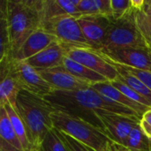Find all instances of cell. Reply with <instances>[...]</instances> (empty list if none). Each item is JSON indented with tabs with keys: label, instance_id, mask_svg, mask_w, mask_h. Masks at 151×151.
Here are the masks:
<instances>
[{
	"label": "cell",
	"instance_id": "cell-1",
	"mask_svg": "<svg viewBox=\"0 0 151 151\" xmlns=\"http://www.w3.org/2000/svg\"><path fill=\"white\" fill-rule=\"evenodd\" d=\"M43 98L57 111L87 121L104 133V125L99 118L101 113L111 112L142 119L134 111L115 103L92 87L76 91L53 90Z\"/></svg>",
	"mask_w": 151,
	"mask_h": 151
},
{
	"label": "cell",
	"instance_id": "cell-2",
	"mask_svg": "<svg viewBox=\"0 0 151 151\" xmlns=\"http://www.w3.org/2000/svg\"><path fill=\"white\" fill-rule=\"evenodd\" d=\"M42 0H2L0 19L6 26L9 36L10 58L15 55L24 42L41 28ZM6 59V58H5Z\"/></svg>",
	"mask_w": 151,
	"mask_h": 151
},
{
	"label": "cell",
	"instance_id": "cell-3",
	"mask_svg": "<svg viewBox=\"0 0 151 151\" xmlns=\"http://www.w3.org/2000/svg\"><path fill=\"white\" fill-rule=\"evenodd\" d=\"M17 111L25 124L32 148L37 149L54 128L50 115L57 111L43 97L21 90L17 98Z\"/></svg>",
	"mask_w": 151,
	"mask_h": 151
},
{
	"label": "cell",
	"instance_id": "cell-4",
	"mask_svg": "<svg viewBox=\"0 0 151 151\" xmlns=\"http://www.w3.org/2000/svg\"><path fill=\"white\" fill-rule=\"evenodd\" d=\"M53 127L95 151H114V142L99 128L80 119L55 111L50 115Z\"/></svg>",
	"mask_w": 151,
	"mask_h": 151
},
{
	"label": "cell",
	"instance_id": "cell-5",
	"mask_svg": "<svg viewBox=\"0 0 151 151\" xmlns=\"http://www.w3.org/2000/svg\"><path fill=\"white\" fill-rule=\"evenodd\" d=\"M6 73H10L18 81L22 90L35 96L44 97L55 90L38 71L25 61H16L11 58L0 60V77Z\"/></svg>",
	"mask_w": 151,
	"mask_h": 151
},
{
	"label": "cell",
	"instance_id": "cell-6",
	"mask_svg": "<svg viewBox=\"0 0 151 151\" xmlns=\"http://www.w3.org/2000/svg\"><path fill=\"white\" fill-rule=\"evenodd\" d=\"M121 47L148 48L136 26L134 11L123 19L111 20L102 48L98 50L105 51Z\"/></svg>",
	"mask_w": 151,
	"mask_h": 151
},
{
	"label": "cell",
	"instance_id": "cell-7",
	"mask_svg": "<svg viewBox=\"0 0 151 151\" xmlns=\"http://www.w3.org/2000/svg\"><path fill=\"white\" fill-rule=\"evenodd\" d=\"M41 28L51 34L65 49H93L83 35L77 18L73 16L65 15L52 19L42 23Z\"/></svg>",
	"mask_w": 151,
	"mask_h": 151
},
{
	"label": "cell",
	"instance_id": "cell-8",
	"mask_svg": "<svg viewBox=\"0 0 151 151\" xmlns=\"http://www.w3.org/2000/svg\"><path fill=\"white\" fill-rule=\"evenodd\" d=\"M66 56L104 76L109 81H115L119 73L117 69L103 56L93 49H65Z\"/></svg>",
	"mask_w": 151,
	"mask_h": 151
},
{
	"label": "cell",
	"instance_id": "cell-9",
	"mask_svg": "<svg viewBox=\"0 0 151 151\" xmlns=\"http://www.w3.org/2000/svg\"><path fill=\"white\" fill-rule=\"evenodd\" d=\"M99 118L104 125L105 134L114 142L124 146L134 127L140 123V119L124 116L111 112L101 113Z\"/></svg>",
	"mask_w": 151,
	"mask_h": 151
},
{
	"label": "cell",
	"instance_id": "cell-10",
	"mask_svg": "<svg viewBox=\"0 0 151 151\" xmlns=\"http://www.w3.org/2000/svg\"><path fill=\"white\" fill-rule=\"evenodd\" d=\"M96 50L115 63L151 72V61L149 48L121 47L105 51L98 50Z\"/></svg>",
	"mask_w": 151,
	"mask_h": 151
},
{
	"label": "cell",
	"instance_id": "cell-11",
	"mask_svg": "<svg viewBox=\"0 0 151 151\" xmlns=\"http://www.w3.org/2000/svg\"><path fill=\"white\" fill-rule=\"evenodd\" d=\"M83 35L94 50H101L111 19L102 15L81 16L77 19Z\"/></svg>",
	"mask_w": 151,
	"mask_h": 151
},
{
	"label": "cell",
	"instance_id": "cell-12",
	"mask_svg": "<svg viewBox=\"0 0 151 151\" xmlns=\"http://www.w3.org/2000/svg\"><path fill=\"white\" fill-rule=\"evenodd\" d=\"M42 77L50 84L55 90L76 91L91 87V84L79 80L70 73L63 65L39 72Z\"/></svg>",
	"mask_w": 151,
	"mask_h": 151
},
{
	"label": "cell",
	"instance_id": "cell-13",
	"mask_svg": "<svg viewBox=\"0 0 151 151\" xmlns=\"http://www.w3.org/2000/svg\"><path fill=\"white\" fill-rule=\"evenodd\" d=\"M65 57V49L56 41L25 62L36 71L41 72L61 66Z\"/></svg>",
	"mask_w": 151,
	"mask_h": 151
},
{
	"label": "cell",
	"instance_id": "cell-14",
	"mask_svg": "<svg viewBox=\"0 0 151 151\" xmlns=\"http://www.w3.org/2000/svg\"><path fill=\"white\" fill-rule=\"evenodd\" d=\"M56 41V38L51 34L42 28H39L24 42L12 59L16 61H26Z\"/></svg>",
	"mask_w": 151,
	"mask_h": 151
},
{
	"label": "cell",
	"instance_id": "cell-15",
	"mask_svg": "<svg viewBox=\"0 0 151 151\" xmlns=\"http://www.w3.org/2000/svg\"><path fill=\"white\" fill-rule=\"evenodd\" d=\"M81 0H42L40 6L41 26L52 19L70 15L79 18L78 5Z\"/></svg>",
	"mask_w": 151,
	"mask_h": 151
},
{
	"label": "cell",
	"instance_id": "cell-16",
	"mask_svg": "<svg viewBox=\"0 0 151 151\" xmlns=\"http://www.w3.org/2000/svg\"><path fill=\"white\" fill-rule=\"evenodd\" d=\"M91 87L94 89H96L97 92L101 93L102 95L105 96L106 97L110 98L111 100L114 101L115 103L134 111L139 116H141V118L147 111H149L150 109L149 107L142 105V104L131 100L130 98H128L126 95H124L118 88H116L114 86H112V84L109 81L93 84V85H91Z\"/></svg>",
	"mask_w": 151,
	"mask_h": 151
},
{
	"label": "cell",
	"instance_id": "cell-17",
	"mask_svg": "<svg viewBox=\"0 0 151 151\" xmlns=\"http://www.w3.org/2000/svg\"><path fill=\"white\" fill-rule=\"evenodd\" d=\"M0 78V106L9 104L17 111V98L22 90L19 84L10 73H6Z\"/></svg>",
	"mask_w": 151,
	"mask_h": 151
},
{
	"label": "cell",
	"instance_id": "cell-18",
	"mask_svg": "<svg viewBox=\"0 0 151 151\" xmlns=\"http://www.w3.org/2000/svg\"><path fill=\"white\" fill-rule=\"evenodd\" d=\"M62 65L73 76H75L79 80L88 82L91 85L96 84V83L104 82V81H108L104 76L92 71L91 69L86 67L85 65L71 59L67 56L65 58Z\"/></svg>",
	"mask_w": 151,
	"mask_h": 151
},
{
	"label": "cell",
	"instance_id": "cell-19",
	"mask_svg": "<svg viewBox=\"0 0 151 151\" xmlns=\"http://www.w3.org/2000/svg\"><path fill=\"white\" fill-rule=\"evenodd\" d=\"M97 52V51H96ZM98 53V52H97ZM100 54V53H99ZM101 56H103L104 58H106L118 71L119 75L118 78L116 80L120 81L121 82H123L124 84L127 85L128 87H130L131 88H133L134 91H136L138 94H140L142 97H144L150 104L151 106V89L149 88L144 83H142L140 80H138L134 75H133L132 73H128L127 70H125L124 68H122L119 64L111 61V59H109L107 57L100 54Z\"/></svg>",
	"mask_w": 151,
	"mask_h": 151
},
{
	"label": "cell",
	"instance_id": "cell-20",
	"mask_svg": "<svg viewBox=\"0 0 151 151\" xmlns=\"http://www.w3.org/2000/svg\"><path fill=\"white\" fill-rule=\"evenodd\" d=\"M78 12L80 17L102 15L111 19V0H81Z\"/></svg>",
	"mask_w": 151,
	"mask_h": 151
},
{
	"label": "cell",
	"instance_id": "cell-21",
	"mask_svg": "<svg viewBox=\"0 0 151 151\" xmlns=\"http://www.w3.org/2000/svg\"><path fill=\"white\" fill-rule=\"evenodd\" d=\"M0 137L2 141L9 143L17 150L24 151L4 106H0Z\"/></svg>",
	"mask_w": 151,
	"mask_h": 151
},
{
	"label": "cell",
	"instance_id": "cell-22",
	"mask_svg": "<svg viewBox=\"0 0 151 151\" xmlns=\"http://www.w3.org/2000/svg\"><path fill=\"white\" fill-rule=\"evenodd\" d=\"M4 107L6 110V112L11 119L12 125L13 127V129L16 133V135L18 137V139L19 140L23 150L24 151H30L33 148L29 142L28 140V136H27V132L25 127V124L23 122V120L21 119L19 114L18 113V111L16 110H14L11 105L9 104H5L4 105Z\"/></svg>",
	"mask_w": 151,
	"mask_h": 151
},
{
	"label": "cell",
	"instance_id": "cell-23",
	"mask_svg": "<svg viewBox=\"0 0 151 151\" xmlns=\"http://www.w3.org/2000/svg\"><path fill=\"white\" fill-rule=\"evenodd\" d=\"M124 147L133 151H151V141L143 133L140 123L132 130Z\"/></svg>",
	"mask_w": 151,
	"mask_h": 151
},
{
	"label": "cell",
	"instance_id": "cell-24",
	"mask_svg": "<svg viewBox=\"0 0 151 151\" xmlns=\"http://www.w3.org/2000/svg\"><path fill=\"white\" fill-rule=\"evenodd\" d=\"M134 20L148 48L151 50V17L142 10H134Z\"/></svg>",
	"mask_w": 151,
	"mask_h": 151
},
{
	"label": "cell",
	"instance_id": "cell-25",
	"mask_svg": "<svg viewBox=\"0 0 151 151\" xmlns=\"http://www.w3.org/2000/svg\"><path fill=\"white\" fill-rule=\"evenodd\" d=\"M37 150L39 151H68L64 142L58 135L55 128L46 134Z\"/></svg>",
	"mask_w": 151,
	"mask_h": 151
},
{
	"label": "cell",
	"instance_id": "cell-26",
	"mask_svg": "<svg viewBox=\"0 0 151 151\" xmlns=\"http://www.w3.org/2000/svg\"><path fill=\"white\" fill-rule=\"evenodd\" d=\"M111 7L112 20L123 19L134 11L131 0H111Z\"/></svg>",
	"mask_w": 151,
	"mask_h": 151
},
{
	"label": "cell",
	"instance_id": "cell-27",
	"mask_svg": "<svg viewBox=\"0 0 151 151\" xmlns=\"http://www.w3.org/2000/svg\"><path fill=\"white\" fill-rule=\"evenodd\" d=\"M56 129V128H55ZM57 134L59 136V138L61 139V141L64 142L65 146L66 147L68 151H95L92 149L88 148V146H86L85 144L80 142L79 141L75 140L74 138L71 137L70 135L64 134L58 130H57Z\"/></svg>",
	"mask_w": 151,
	"mask_h": 151
},
{
	"label": "cell",
	"instance_id": "cell-28",
	"mask_svg": "<svg viewBox=\"0 0 151 151\" xmlns=\"http://www.w3.org/2000/svg\"><path fill=\"white\" fill-rule=\"evenodd\" d=\"M118 64V63H117ZM122 68H124L125 70H127L128 73H132L133 75H134L138 80H140L142 83H144L149 88L151 89V72L150 71H146V70H142V69H138V68H134V67H129V66H126L123 65L119 64Z\"/></svg>",
	"mask_w": 151,
	"mask_h": 151
},
{
	"label": "cell",
	"instance_id": "cell-29",
	"mask_svg": "<svg viewBox=\"0 0 151 151\" xmlns=\"http://www.w3.org/2000/svg\"><path fill=\"white\" fill-rule=\"evenodd\" d=\"M140 126L143 133L151 141V109L147 111L140 120Z\"/></svg>",
	"mask_w": 151,
	"mask_h": 151
},
{
	"label": "cell",
	"instance_id": "cell-30",
	"mask_svg": "<svg viewBox=\"0 0 151 151\" xmlns=\"http://www.w3.org/2000/svg\"><path fill=\"white\" fill-rule=\"evenodd\" d=\"M0 151H20L17 150L16 148H14L13 146L10 145L9 143L4 142V141H0Z\"/></svg>",
	"mask_w": 151,
	"mask_h": 151
},
{
	"label": "cell",
	"instance_id": "cell-31",
	"mask_svg": "<svg viewBox=\"0 0 151 151\" xmlns=\"http://www.w3.org/2000/svg\"><path fill=\"white\" fill-rule=\"evenodd\" d=\"M131 1L134 10H142L145 3V0H131Z\"/></svg>",
	"mask_w": 151,
	"mask_h": 151
},
{
	"label": "cell",
	"instance_id": "cell-32",
	"mask_svg": "<svg viewBox=\"0 0 151 151\" xmlns=\"http://www.w3.org/2000/svg\"><path fill=\"white\" fill-rule=\"evenodd\" d=\"M142 11L146 13L147 15H149L151 17V0H145L144 5L142 9Z\"/></svg>",
	"mask_w": 151,
	"mask_h": 151
},
{
	"label": "cell",
	"instance_id": "cell-33",
	"mask_svg": "<svg viewBox=\"0 0 151 151\" xmlns=\"http://www.w3.org/2000/svg\"><path fill=\"white\" fill-rule=\"evenodd\" d=\"M113 150L114 151H133L122 145H119V144H117V143H114V146H113Z\"/></svg>",
	"mask_w": 151,
	"mask_h": 151
},
{
	"label": "cell",
	"instance_id": "cell-34",
	"mask_svg": "<svg viewBox=\"0 0 151 151\" xmlns=\"http://www.w3.org/2000/svg\"><path fill=\"white\" fill-rule=\"evenodd\" d=\"M30 151H39V150H38L37 149H32Z\"/></svg>",
	"mask_w": 151,
	"mask_h": 151
},
{
	"label": "cell",
	"instance_id": "cell-35",
	"mask_svg": "<svg viewBox=\"0 0 151 151\" xmlns=\"http://www.w3.org/2000/svg\"><path fill=\"white\" fill-rule=\"evenodd\" d=\"M150 61H151V50H150Z\"/></svg>",
	"mask_w": 151,
	"mask_h": 151
}]
</instances>
